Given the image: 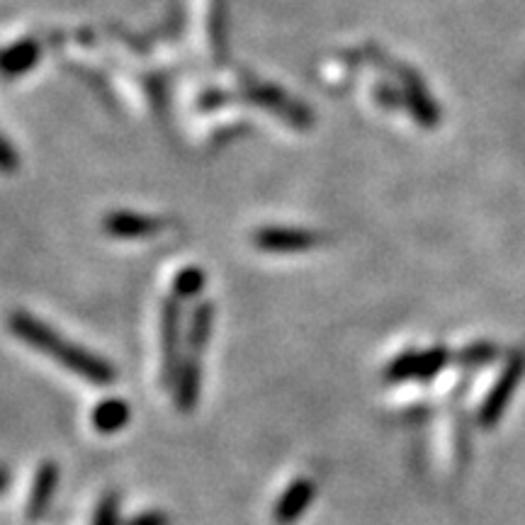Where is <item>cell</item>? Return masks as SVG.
I'll use <instances>...</instances> for the list:
<instances>
[{
    "label": "cell",
    "mask_w": 525,
    "mask_h": 525,
    "mask_svg": "<svg viewBox=\"0 0 525 525\" xmlns=\"http://www.w3.org/2000/svg\"><path fill=\"white\" fill-rule=\"evenodd\" d=\"M37 61V47L32 42H22L10 47L8 52L0 56V69L5 73H22L32 69Z\"/></svg>",
    "instance_id": "obj_11"
},
{
    "label": "cell",
    "mask_w": 525,
    "mask_h": 525,
    "mask_svg": "<svg viewBox=\"0 0 525 525\" xmlns=\"http://www.w3.org/2000/svg\"><path fill=\"white\" fill-rule=\"evenodd\" d=\"M205 287V273L200 268H185L183 273L175 275L173 297L175 299H193Z\"/></svg>",
    "instance_id": "obj_12"
},
{
    "label": "cell",
    "mask_w": 525,
    "mask_h": 525,
    "mask_svg": "<svg viewBox=\"0 0 525 525\" xmlns=\"http://www.w3.org/2000/svg\"><path fill=\"white\" fill-rule=\"evenodd\" d=\"M180 363V304L168 297L161 307V385L166 389H173Z\"/></svg>",
    "instance_id": "obj_2"
},
{
    "label": "cell",
    "mask_w": 525,
    "mask_h": 525,
    "mask_svg": "<svg viewBox=\"0 0 525 525\" xmlns=\"http://www.w3.org/2000/svg\"><path fill=\"white\" fill-rule=\"evenodd\" d=\"M448 363V353L443 348L431 350H406V353L397 355L392 363L385 368L387 382H409V380H431L436 377L443 365Z\"/></svg>",
    "instance_id": "obj_3"
},
{
    "label": "cell",
    "mask_w": 525,
    "mask_h": 525,
    "mask_svg": "<svg viewBox=\"0 0 525 525\" xmlns=\"http://www.w3.org/2000/svg\"><path fill=\"white\" fill-rule=\"evenodd\" d=\"M258 248L263 251H275V253H295V251H307V248L319 246L321 236H316L314 231L304 229H287V227H268L261 229L253 236Z\"/></svg>",
    "instance_id": "obj_4"
},
{
    "label": "cell",
    "mask_w": 525,
    "mask_h": 525,
    "mask_svg": "<svg viewBox=\"0 0 525 525\" xmlns=\"http://www.w3.org/2000/svg\"><path fill=\"white\" fill-rule=\"evenodd\" d=\"M8 329L15 338L25 341L27 346L49 355L73 375L83 377V380L93 382V385H112L117 380L115 365L107 363L100 355L90 353L83 346H76V343L61 338L52 326L35 319L32 314L13 312L8 319Z\"/></svg>",
    "instance_id": "obj_1"
},
{
    "label": "cell",
    "mask_w": 525,
    "mask_h": 525,
    "mask_svg": "<svg viewBox=\"0 0 525 525\" xmlns=\"http://www.w3.org/2000/svg\"><path fill=\"white\" fill-rule=\"evenodd\" d=\"M212 326H214V307L210 302L195 304L193 314H190L188 333H185V343H188L190 355H200L207 348L212 338Z\"/></svg>",
    "instance_id": "obj_10"
},
{
    "label": "cell",
    "mask_w": 525,
    "mask_h": 525,
    "mask_svg": "<svg viewBox=\"0 0 525 525\" xmlns=\"http://www.w3.org/2000/svg\"><path fill=\"white\" fill-rule=\"evenodd\" d=\"M314 496H316V484L312 479H304V477L295 479L290 487L282 491L278 504H275V511H273L275 523L278 525L297 523L299 518L304 516V511H307L309 504L314 501Z\"/></svg>",
    "instance_id": "obj_6"
},
{
    "label": "cell",
    "mask_w": 525,
    "mask_h": 525,
    "mask_svg": "<svg viewBox=\"0 0 525 525\" xmlns=\"http://www.w3.org/2000/svg\"><path fill=\"white\" fill-rule=\"evenodd\" d=\"M120 504H122V496L117 494V491H107L103 499L98 501V506H95L90 525H122Z\"/></svg>",
    "instance_id": "obj_13"
},
{
    "label": "cell",
    "mask_w": 525,
    "mask_h": 525,
    "mask_svg": "<svg viewBox=\"0 0 525 525\" xmlns=\"http://www.w3.org/2000/svg\"><path fill=\"white\" fill-rule=\"evenodd\" d=\"M129 419H132V409H129V404L120 397L103 399V402L95 406L93 414H90V423H93L95 431L103 433V436H112V433L122 431Z\"/></svg>",
    "instance_id": "obj_8"
},
{
    "label": "cell",
    "mask_w": 525,
    "mask_h": 525,
    "mask_svg": "<svg viewBox=\"0 0 525 525\" xmlns=\"http://www.w3.org/2000/svg\"><path fill=\"white\" fill-rule=\"evenodd\" d=\"M122 525H173L166 511H141L137 516L127 518Z\"/></svg>",
    "instance_id": "obj_14"
},
{
    "label": "cell",
    "mask_w": 525,
    "mask_h": 525,
    "mask_svg": "<svg viewBox=\"0 0 525 525\" xmlns=\"http://www.w3.org/2000/svg\"><path fill=\"white\" fill-rule=\"evenodd\" d=\"M491 348L487 346H474L467 350L465 355H462V360H465V363H484V360H489L491 358Z\"/></svg>",
    "instance_id": "obj_15"
},
{
    "label": "cell",
    "mask_w": 525,
    "mask_h": 525,
    "mask_svg": "<svg viewBox=\"0 0 525 525\" xmlns=\"http://www.w3.org/2000/svg\"><path fill=\"white\" fill-rule=\"evenodd\" d=\"M8 484H10V472L5 470V467H0V494L8 489Z\"/></svg>",
    "instance_id": "obj_17"
},
{
    "label": "cell",
    "mask_w": 525,
    "mask_h": 525,
    "mask_svg": "<svg viewBox=\"0 0 525 525\" xmlns=\"http://www.w3.org/2000/svg\"><path fill=\"white\" fill-rule=\"evenodd\" d=\"M200 389H202V365L200 355H188L180 363L178 377L173 385V402L178 406V411L183 414H193L200 404Z\"/></svg>",
    "instance_id": "obj_7"
},
{
    "label": "cell",
    "mask_w": 525,
    "mask_h": 525,
    "mask_svg": "<svg viewBox=\"0 0 525 525\" xmlns=\"http://www.w3.org/2000/svg\"><path fill=\"white\" fill-rule=\"evenodd\" d=\"M15 166V154L3 139H0V168H13Z\"/></svg>",
    "instance_id": "obj_16"
},
{
    "label": "cell",
    "mask_w": 525,
    "mask_h": 525,
    "mask_svg": "<svg viewBox=\"0 0 525 525\" xmlns=\"http://www.w3.org/2000/svg\"><path fill=\"white\" fill-rule=\"evenodd\" d=\"M59 477V467H56V462L52 460H44L42 465L37 467L30 496H27V518H30V521H39V518L47 516L56 494V487H59Z\"/></svg>",
    "instance_id": "obj_5"
},
{
    "label": "cell",
    "mask_w": 525,
    "mask_h": 525,
    "mask_svg": "<svg viewBox=\"0 0 525 525\" xmlns=\"http://www.w3.org/2000/svg\"><path fill=\"white\" fill-rule=\"evenodd\" d=\"M163 224L156 222V219L141 217V214H110L105 219V229L107 234L117 236V239H144V236L156 234Z\"/></svg>",
    "instance_id": "obj_9"
}]
</instances>
